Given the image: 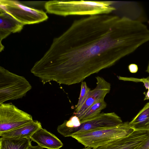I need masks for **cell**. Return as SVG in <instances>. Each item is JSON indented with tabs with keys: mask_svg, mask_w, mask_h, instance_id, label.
<instances>
[{
	"mask_svg": "<svg viewBox=\"0 0 149 149\" xmlns=\"http://www.w3.org/2000/svg\"><path fill=\"white\" fill-rule=\"evenodd\" d=\"M136 23L125 17L90 15L74 21L54 38L35 63L38 77L45 84L54 81L70 85L110 67L141 45Z\"/></svg>",
	"mask_w": 149,
	"mask_h": 149,
	"instance_id": "1",
	"label": "cell"
},
{
	"mask_svg": "<svg viewBox=\"0 0 149 149\" xmlns=\"http://www.w3.org/2000/svg\"><path fill=\"white\" fill-rule=\"evenodd\" d=\"M110 1L53 0L46 2L45 7L50 13L66 16L109 14L116 10Z\"/></svg>",
	"mask_w": 149,
	"mask_h": 149,
	"instance_id": "2",
	"label": "cell"
},
{
	"mask_svg": "<svg viewBox=\"0 0 149 149\" xmlns=\"http://www.w3.org/2000/svg\"><path fill=\"white\" fill-rule=\"evenodd\" d=\"M129 123L77 134L71 137L85 148H95L129 134L134 130L129 126Z\"/></svg>",
	"mask_w": 149,
	"mask_h": 149,
	"instance_id": "3",
	"label": "cell"
},
{
	"mask_svg": "<svg viewBox=\"0 0 149 149\" xmlns=\"http://www.w3.org/2000/svg\"><path fill=\"white\" fill-rule=\"evenodd\" d=\"M32 88L24 77L0 66V104L22 98Z\"/></svg>",
	"mask_w": 149,
	"mask_h": 149,
	"instance_id": "4",
	"label": "cell"
},
{
	"mask_svg": "<svg viewBox=\"0 0 149 149\" xmlns=\"http://www.w3.org/2000/svg\"><path fill=\"white\" fill-rule=\"evenodd\" d=\"M123 123L115 112L102 113L90 119L80 120L78 127L71 128L57 127L58 132L63 136H72L76 134L119 125Z\"/></svg>",
	"mask_w": 149,
	"mask_h": 149,
	"instance_id": "5",
	"label": "cell"
},
{
	"mask_svg": "<svg viewBox=\"0 0 149 149\" xmlns=\"http://www.w3.org/2000/svg\"><path fill=\"white\" fill-rule=\"evenodd\" d=\"M0 10L24 25L38 23L48 18L43 11L24 6L15 1L0 0Z\"/></svg>",
	"mask_w": 149,
	"mask_h": 149,
	"instance_id": "6",
	"label": "cell"
},
{
	"mask_svg": "<svg viewBox=\"0 0 149 149\" xmlns=\"http://www.w3.org/2000/svg\"><path fill=\"white\" fill-rule=\"evenodd\" d=\"M33 120L31 115L12 103L0 104V133L16 128Z\"/></svg>",
	"mask_w": 149,
	"mask_h": 149,
	"instance_id": "7",
	"label": "cell"
},
{
	"mask_svg": "<svg viewBox=\"0 0 149 149\" xmlns=\"http://www.w3.org/2000/svg\"><path fill=\"white\" fill-rule=\"evenodd\" d=\"M149 131L134 130L126 136L95 149H136L148 137Z\"/></svg>",
	"mask_w": 149,
	"mask_h": 149,
	"instance_id": "8",
	"label": "cell"
},
{
	"mask_svg": "<svg viewBox=\"0 0 149 149\" xmlns=\"http://www.w3.org/2000/svg\"><path fill=\"white\" fill-rule=\"evenodd\" d=\"M96 87L91 90L88 98L80 109L74 113L79 119L86 111L93 104L104 100L106 95L110 91L111 85L109 83L100 76L96 77Z\"/></svg>",
	"mask_w": 149,
	"mask_h": 149,
	"instance_id": "9",
	"label": "cell"
},
{
	"mask_svg": "<svg viewBox=\"0 0 149 149\" xmlns=\"http://www.w3.org/2000/svg\"><path fill=\"white\" fill-rule=\"evenodd\" d=\"M24 25L11 15L0 10V51L3 50L4 47L1 41L11 33L20 31Z\"/></svg>",
	"mask_w": 149,
	"mask_h": 149,
	"instance_id": "10",
	"label": "cell"
},
{
	"mask_svg": "<svg viewBox=\"0 0 149 149\" xmlns=\"http://www.w3.org/2000/svg\"><path fill=\"white\" fill-rule=\"evenodd\" d=\"M31 140L42 148L47 149H59L63 146L61 141L56 136L42 127L32 135Z\"/></svg>",
	"mask_w": 149,
	"mask_h": 149,
	"instance_id": "11",
	"label": "cell"
},
{
	"mask_svg": "<svg viewBox=\"0 0 149 149\" xmlns=\"http://www.w3.org/2000/svg\"><path fill=\"white\" fill-rule=\"evenodd\" d=\"M42 127L40 122L33 120L16 128L0 133V136L2 137L31 139L32 135Z\"/></svg>",
	"mask_w": 149,
	"mask_h": 149,
	"instance_id": "12",
	"label": "cell"
},
{
	"mask_svg": "<svg viewBox=\"0 0 149 149\" xmlns=\"http://www.w3.org/2000/svg\"><path fill=\"white\" fill-rule=\"evenodd\" d=\"M129 125L133 130L149 131V102L129 123Z\"/></svg>",
	"mask_w": 149,
	"mask_h": 149,
	"instance_id": "13",
	"label": "cell"
},
{
	"mask_svg": "<svg viewBox=\"0 0 149 149\" xmlns=\"http://www.w3.org/2000/svg\"><path fill=\"white\" fill-rule=\"evenodd\" d=\"M30 139H15L1 137L0 149H27L31 145Z\"/></svg>",
	"mask_w": 149,
	"mask_h": 149,
	"instance_id": "14",
	"label": "cell"
},
{
	"mask_svg": "<svg viewBox=\"0 0 149 149\" xmlns=\"http://www.w3.org/2000/svg\"><path fill=\"white\" fill-rule=\"evenodd\" d=\"M107 106V104L104 100L94 103L86 111L80 120H85L97 116L100 113L102 110L106 108Z\"/></svg>",
	"mask_w": 149,
	"mask_h": 149,
	"instance_id": "15",
	"label": "cell"
},
{
	"mask_svg": "<svg viewBox=\"0 0 149 149\" xmlns=\"http://www.w3.org/2000/svg\"><path fill=\"white\" fill-rule=\"evenodd\" d=\"M91 90L86 82L83 81L81 82L80 96L78 102L75 106L74 112L77 111L85 102L89 96Z\"/></svg>",
	"mask_w": 149,
	"mask_h": 149,
	"instance_id": "16",
	"label": "cell"
},
{
	"mask_svg": "<svg viewBox=\"0 0 149 149\" xmlns=\"http://www.w3.org/2000/svg\"><path fill=\"white\" fill-rule=\"evenodd\" d=\"M118 79L124 81H131L135 82H142L146 89L149 90V76L146 78L141 79L134 77H128L117 76Z\"/></svg>",
	"mask_w": 149,
	"mask_h": 149,
	"instance_id": "17",
	"label": "cell"
},
{
	"mask_svg": "<svg viewBox=\"0 0 149 149\" xmlns=\"http://www.w3.org/2000/svg\"><path fill=\"white\" fill-rule=\"evenodd\" d=\"M136 149H149V135Z\"/></svg>",
	"mask_w": 149,
	"mask_h": 149,
	"instance_id": "18",
	"label": "cell"
},
{
	"mask_svg": "<svg viewBox=\"0 0 149 149\" xmlns=\"http://www.w3.org/2000/svg\"><path fill=\"white\" fill-rule=\"evenodd\" d=\"M128 69L131 73H136L138 71V68L137 65L133 63L129 65Z\"/></svg>",
	"mask_w": 149,
	"mask_h": 149,
	"instance_id": "19",
	"label": "cell"
},
{
	"mask_svg": "<svg viewBox=\"0 0 149 149\" xmlns=\"http://www.w3.org/2000/svg\"><path fill=\"white\" fill-rule=\"evenodd\" d=\"M43 148L40 147L38 145L36 146H32L31 145L27 149H43Z\"/></svg>",
	"mask_w": 149,
	"mask_h": 149,
	"instance_id": "20",
	"label": "cell"
},
{
	"mask_svg": "<svg viewBox=\"0 0 149 149\" xmlns=\"http://www.w3.org/2000/svg\"><path fill=\"white\" fill-rule=\"evenodd\" d=\"M144 94L145 95L144 100H149V90H148L147 92H144Z\"/></svg>",
	"mask_w": 149,
	"mask_h": 149,
	"instance_id": "21",
	"label": "cell"
},
{
	"mask_svg": "<svg viewBox=\"0 0 149 149\" xmlns=\"http://www.w3.org/2000/svg\"><path fill=\"white\" fill-rule=\"evenodd\" d=\"M146 71L149 73V62L148 63V65Z\"/></svg>",
	"mask_w": 149,
	"mask_h": 149,
	"instance_id": "22",
	"label": "cell"
},
{
	"mask_svg": "<svg viewBox=\"0 0 149 149\" xmlns=\"http://www.w3.org/2000/svg\"><path fill=\"white\" fill-rule=\"evenodd\" d=\"M90 148H90V147H86V148H83V149H89Z\"/></svg>",
	"mask_w": 149,
	"mask_h": 149,
	"instance_id": "23",
	"label": "cell"
},
{
	"mask_svg": "<svg viewBox=\"0 0 149 149\" xmlns=\"http://www.w3.org/2000/svg\"><path fill=\"white\" fill-rule=\"evenodd\" d=\"M89 149H95V148H90Z\"/></svg>",
	"mask_w": 149,
	"mask_h": 149,
	"instance_id": "24",
	"label": "cell"
}]
</instances>
